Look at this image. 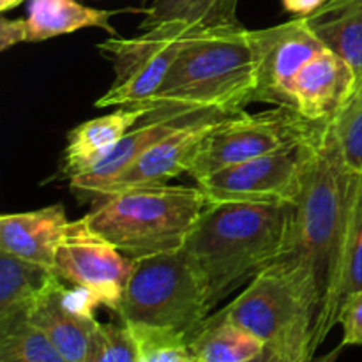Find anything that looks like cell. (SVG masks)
Segmentation results:
<instances>
[{"instance_id":"obj_31","label":"cell","mask_w":362,"mask_h":362,"mask_svg":"<svg viewBox=\"0 0 362 362\" xmlns=\"http://www.w3.org/2000/svg\"><path fill=\"white\" fill-rule=\"evenodd\" d=\"M244 362H292V361H288L285 356H281V354L276 352V350L267 349V346H265V350L260 354V356L253 357V359H250V361H244Z\"/></svg>"},{"instance_id":"obj_4","label":"cell","mask_w":362,"mask_h":362,"mask_svg":"<svg viewBox=\"0 0 362 362\" xmlns=\"http://www.w3.org/2000/svg\"><path fill=\"white\" fill-rule=\"evenodd\" d=\"M322 290L310 269L276 260L223 308L226 320L257 336L292 362L315 356Z\"/></svg>"},{"instance_id":"obj_6","label":"cell","mask_w":362,"mask_h":362,"mask_svg":"<svg viewBox=\"0 0 362 362\" xmlns=\"http://www.w3.org/2000/svg\"><path fill=\"white\" fill-rule=\"evenodd\" d=\"M212 311L197 272L182 250L134 258L117 317L122 324L191 332Z\"/></svg>"},{"instance_id":"obj_2","label":"cell","mask_w":362,"mask_h":362,"mask_svg":"<svg viewBox=\"0 0 362 362\" xmlns=\"http://www.w3.org/2000/svg\"><path fill=\"white\" fill-rule=\"evenodd\" d=\"M359 177L343 161L331 124H322L311 140L299 191L290 204L288 230L278 257L310 269L320 285L322 300Z\"/></svg>"},{"instance_id":"obj_19","label":"cell","mask_w":362,"mask_h":362,"mask_svg":"<svg viewBox=\"0 0 362 362\" xmlns=\"http://www.w3.org/2000/svg\"><path fill=\"white\" fill-rule=\"evenodd\" d=\"M304 20L329 52L336 53L352 67L359 87L362 83V0H327Z\"/></svg>"},{"instance_id":"obj_14","label":"cell","mask_w":362,"mask_h":362,"mask_svg":"<svg viewBox=\"0 0 362 362\" xmlns=\"http://www.w3.org/2000/svg\"><path fill=\"white\" fill-rule=\"evenodd\" d=\"M207 112H212V110H207ZM207 112H186V110L168 108L151 110L136 126L131 127L124 134L119 144L113 145L106 154L95 159L80 175L71 177L69 187L76 193L80 200L92 202L94 194L103 186H106L117 175H120L131 163L136 161L156 141L163 140L170 133L179 129L180 126L198 119Z\"/></svg>"},{"instance_id":"obj_11","label":"cell","mask_w":362,"mask_h":362,"mask_svg":"<svg viewBox=\"0 0 362 362\" xmlns=\"http://www.w3.org/2000/svg\"><path fill=\"white\" fill-rule=\"evenodd\" d=\"M250 35L257 73L253 103H271L293 110V80L304 64L325 49V46L308 27L304 18H293L262 30H250Z\"/></svg>"},{"instance_id":"obj_17","label":"cell","mask_w":362,"mask_h":362,"mask_svg":"<svg viewBox=\"0 0 362 362\" xmlns=\"http://www.w3.org/2000/svg\"><path fill=\"white\" fill-rule=\"evenodd\" d=\"M69 226L71 221L60 204L4 214L0 218V251L53 271L57 250Z\"/></svg>"},{"instance_id":"obj_3","label":"cell","mask_w":362,"mask_h":362,"mask_svg":"<svg viewBox=\"0 0 362 362\" xmlns=\"http://www.w3.org/2000/svg\"><path fill=\"white\" fill-rule=\"evenodd\" d=\"M255 87L257 73L250 30L243 25L193 30L180 42L151 108L212 110L233 115L253 103Z\"/></svg>"},{"instance_id":"obj_34","label":"cell","mask_w":362,"mask_h":362,"mask_svg":"<svg viewBox=\"0 0 362 362\" xmlns=\"http://www.w3.org/2000/svg\"><path fill=\"white\" fill-rule=\"evenodd\" d=\"M359 88H362V83L359 85V87H357V90H359ZM357 90H356V92H357Z\"/></svg>"},{"instance_id":"obj_25","label":"cell","mask_w":362,"mask_h":362,"mask_svg":"<svg viewBox=\"0 0 362 362\" xmlns=\"http://www.w3.org/2000/svg\"><path fill=\"white\" fill-rule=\"evenodd\" d=\"M127 327L136 345L138 362H198L184 332L144 324Z\"/></svg>"},{"instance_id":"obj_10","label":"cell","mask_w":362,"mask_h":362,"mask_svg":"<svg viewBox=\"0 0 362 362\" xmlns=\"http://www.w3.org/2000/svg\"><path fill=\"white\" fill-rule=\"evenodd\" d=\"M313 138L251 161L216 170L198 179L197 186L204 193L207 204H216V202L292 204L299 191Z\"/></svg>"},{"instance_id":"obj_32","label":"cell","mask_w":362,"mask_h":362,"mask_svg":"<svg viewBox=\"0 0 362 362\" xmlns=\"http://www.w3.org/2000/svg\"><path fill=\"white\" fill-rule=\"evenodd\" d=\"M343 349H345V346L339 345V346H336L334 350H331L329 354H325V356H322V357H315L313 356V357H310V359H304L300 362H336L339 359V356H341Z\"/></svg>"},{"instance_id":"obj_22","label":"cell","mask_w":362,"mask_h":362,"mask_svg":"<svg viewBox=\"0 0 362 362\" xmlns=\"http://www.w3.org/2000/svg\"><path fill=\"white\" fill-rule=\"evenodd\" d=\"M189 345L198 362H244L265 350L264 341L226 320L221 311L205 318L191 332Z\"/></svg>"},{"instance_id":"obj_28","label":"cell","mask_w":362,"mask_h":362,"mask_svg":"<svg viewBox=\"0 0 362 362\" xmlns=\"http://www.w3.org/2000/svg\"><path fill=\"white\" fill-rule=\"evenodd\" d=\"M339 325L343 329V346L362 345V290L345 300L339 311Z\"/></svg>"},{"instance_id":"obj_5","label":"cell","mask_w":362,"mask_h":362,"mask_svg":"<svg viewBox=\"0 0 362 362\" xmlns=\"http://www.w3.org/2000/svg\"><path fill=\"white\" fill-rule=\"evenodd\" d=\"M207 205L200 187L156 186L92 202L85 223L129 258L182 250Z\"/></svg>"},{"instance_id":"obj_30","label":"cell","mask_w":362,"mask_h":362,"mask_svg":"<svg viewBox=\"0 0 362 362\" xmlns=\"http://www.w3.org/2000/svg\"><path fill=\"white\" fill-rule=\"evenodd\" d=\"M327 0H281L286 13L296 14L297 18H306L320 9Z\"/></svg>"},{"instance_id":"obj_27","label":"cell","mask_w":362,"mask_h":362,"mask_svg":"<svg viewBox=\"0 0 362 362\" xmlns=\"http://www.w3.org/2000/svg\"><path fill=\"white\" fill-rule=\"evenodd\" d=\"M83 362H138L136 345L129 327L120 324H99Z\"/></svg>"},{"instance_id":"obj_12","label":"cell","mask_w":362,"mask_h":362,"mask_svg":"<svg viewBox=\"0 0 362 362\" xmlns=\"http://www.w3.org/2000/svg\"><path fill=\"white\" fill-rule=\"evenodd\" d=\"M223 113L207 112L198 119L184 124L163 140L156 141L134 163H131L120 175L110 180L94 194L92 202L120 191L138 189V187L165 186L170 179L180 173H189L209 131L221 120Z\"/></svg>"},{"instance_id":"obj_9","label":"cell","mask_w":362,"mask_h":362,"mask_svg":"<svg viewBox=\"0 0 362 362\" xmlns=\"http://www.w3.org/2000/svg\"><path fill=\"white\" fill-rule=\"evenodd\" d=\"M133 258L88 228L85 219L71 221L55 255L53 272L64 283L87 292L98 306L117 311L127 285Z\"/></svg>"},{"instance_id":"obj_15","label":"cell","mask_w":362,"mask_h":362,"mask_svg":"<svg viewBox=\"0 0 362 362\" xmlns=\"http://www.w3.org/2000/svg\"><path fill=\"white\" fill-rule=\"evenodd\" d=\"M356 88L352 67L325 48L297 73L292 83L293 110L310 122H329L356 94Z\"/></svg>"},{"instance_id":"obj_13","label":"cell","mask_w":362,"mask_h":362,"mask_svg":"<svg viewBox=\"0 0 362 362\" xmlns=\"http://www.w3.org/2000/svg\"><path fill=\"white\" fill-rule=\"evenodd\" d=\"M95 300L83 290H67L64 281L53 279L27 313L67 362H83L98 331Z\"/></svg>"},{"instance_id":"obj_8","label":"cell","mask_w":362,"mask_h":362,"mask_svg":"<svg viewBox=\"0 0 362 362\" xmlns=\"http://www.w3.org/2000/svg\"><path fill=\"white\" fill-rule=\"evenodd\" d=\"M193 30L186 25H159L136 37H115L101 42L98 48L112 57L115 80L95 101V106L152 110V99L165 81L180 42Z\"/></svg>"},{"instance_id":"obj_33","label":"cell","mask_w":362,"mask_h":362,"mask_svg":"<svg viewBox=\"0 0 362 362\" xmlns=\"http://www.w3.org/2000/svg\"><path fill=\"white\" fill-rule=\"evenodd\" d=\"M21 2H23V0H0V11L6 13V11L14 9L16 6H20Z\"/></svg>"},{"instance_id":"obj_20","label":"cell","mask_w":362,"mask_h":362,"mask_svg":"<svg viewBox=\"0 0 362 362\" xmlns=\"http://www.w3.org/2000/svg\"><path fill=\"white\" fill-rule=\"evenodd\" d=\"M119 11L87 7L76 0H30L25 18L27 42H41L57 35L73 34L80 28H103L115 35L110 18Z\"/></svg>"},{"instance_id":"obj_24","label":"cell","mask_w":362,"mask_h":362,"mask_svg":"<svg viewBox=\"0 0 362 362\" xmlns=\"http://www.w3.org/2000/svg\"><path fill=\"white\" fill-rule=\"evenodd\" d=\"M0 362L67 361L27 318H18L9 324L0 325Z\"/></svg>"},{"instance_id":"obj_7","label":"cell","mask_w":362,"mask_h":362,"mask_svg":"<svg viewBox=\"0 0 362 362\" xmlns=\"http://www.w3.org/2000/svg\"><path fill=\"white\" fill-rule=\"evenodd\" d=\"M320 127L322 124L310 122L293 110L281 106L260 113L226 115L209 131L189 175L198 180L216 170L303 144L313 138Z\"/></svg>"},{"instance_id":"obj_21","label":"cell","mask_w":362,"mask_h":362,"mask_svg":"<svg viewBox=\"0 0 362 362\" xmlns=\"http://www.w3.org/2000/svg\"><path fill=\"white\" fill-rule=\"evenodd\" d=\"M55 278L53 271L42 265L0 251V325L27 318L37 297Z\"/></svg>"},{"instance_id":"obj_23","label":"cell","mask_w":362,"mask_h":362,"mask_svg":"<svg viewBox=\"0 0 362 362\" xmlns=\"http://www.w3.org/2000/svg\"><path fill=\"white\" fill-rule=\"evenodd\" d=\"M239 0H152L140 28L159 25H186L194 30L240 27L237 18Z\"/></svg>"},{"instance_id":"obj_1","label":"cell","mask_w":362,"mask_h":362,"mask_svg":"<svg viewBox=\"0 0 362 362\" xmlns=\"http://www.w3.org/2000/svg\"><path fill=\"white\" fill-rule=\"evenodd\" d=\"M285 202L207 204L182 246L211 308L278 260L288 230Z\"/></svg>"},{"instance_id":"obj_26","label":"cell","mask_w":362,"mask_h":362,"mask_svg":"<svg viewBox=\"0 0 362 362\" xmlns=\"http://www.w3.org/2000/svg\"><path fill=\"white\" fill-rule=\"evenodd\" d=\"M329 124L345 165L350 172L362 175V88L345 103Z\"/></svg>"},{"instance_id":"obj_16","label":"cell","mask_w":362,"mask_h":362,"mask_svg":"<svg viewBox=\"0 0 362 362\" xmlns=\"http://www.w3.org/2000/svg\"><path fill=\"white\" fill-rule=\"evenodd\" d=\"M359 290H362V175L359 177L345 232L329 272L324 300L315 324V350H318L329 332L339 324V311L345 300Z\"/></svg>"},{"instance_id":"obj_29","label":"cell","mask_w":362,"mask_h":362,"mask_svg":"<svg viewBox=\"0 0 362 362\" xmlns=\"http://www.w3.org/2000/svg\"><path fill=\"white\" fill-rule=\"evenodd\" d=\"M20 42H27V32H25V20H0V49L6 52L11 46Z\"/></svg>"},{"instance_id":"obj_18","label":"cell","mask_w":362,"mask_h":362,"mask_svg":"<svg viewBox=\"0 0 362 362\" xmlns=\"http://www.w3.org/2000/svg\"><path fill=\"white\" fill-rule=\"evenodd\" d=\"M148 112L151 110L147 108L122 106L117 112L95 117L74 127L67 134V147L64 151V173L67 179L80 175L95 159L106 154Z\"/></svg>"}]
</instances>
